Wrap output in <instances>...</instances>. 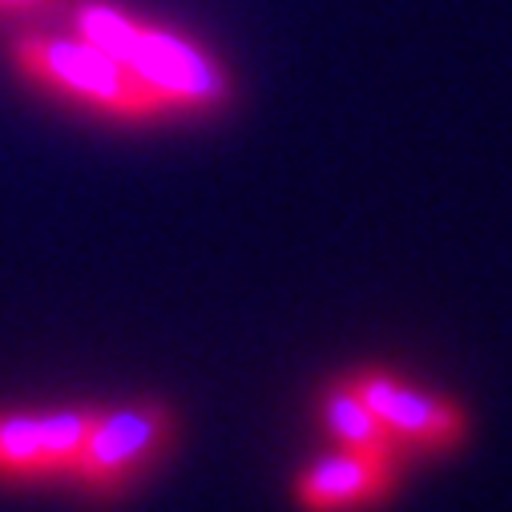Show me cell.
Returning a JSON list of instances; mask_svg holds the SVG:
<instances>
[{
    "label": "cell",
    "mask_w": 512,
    "mask_h": 512,
    "mask_svg": "<svg viewBox=\"0 0 512 512\" xmlns=\"http://www.w3.org/2000/svg\"><path fill=\"white\" fill-rule=\"evenodd\" d=\"M77 29L85 41H93L97 49L117 57L130 73H138L150 89H158L174 109H206L226 97V77L210 57H202L198 49H190L178 37L134 25L117 9L81 5Z\"/></svg>",
    "instance_id": "obj_1"
},
{
    "label": "cell",
    "mask_w": 512,
    "mask_h": 512,
    "mask_svg": "<svg viewBox=\"0 0 512 512\" xmlns=\"http://www.w3.org/2000/svg\"><path fill=\"white\" fill-rule=\"evenodd\" d=\"M17 65L61 93H73L97 109L121 113V117H158L174 109L158 89H150L138 73H130L117 57L97 49L93 41H61V37H21L13 45Z\"/></svg>",
    "instance_id": "obj_2"
},
{
    "label": "cell",
    "mask_w": 512,
    "mask_h": 512,
    "mask_svg": "<svg viewBox=\"0 0 512 512\" xmlns=\"http://www.w3.org/2000/svg\"><path fill=\"white\" fill-rule=\"evenodd\" d=\"M170 428L174 420L162 404H130L105 416L97 412L69 476L89 488H117L170 440Z\"/></svg>",
    "instance_id": "obj_3"
},
{
    "label": "cell",
    "mask_w": 512,
    "mask_h": 512,
    "mask_svg": "<svg viewBox=\"0 0 512 512\" xmlns=\"http://www.w3.org/2000/svg\"><path fill=\"white\" fill-rule=\"evenodd\" d=\"M97 412L73 408L53 416H0V476L69 472Z\"/></svg>",
    "instance_id": "obj_4"
},
{
    "label": "cell",
    "mask_w": 512,
    "mask_h": 512,
    "mask_svg": "<svg viewBox=\"0 0 512 512\" xmlns=\"http://www.w3.org/2000/svg\"><path fill=\"white\" fill-rule=\"evenodd\" d=\"M347 388L388 424L392 436H408L420 444H452L464 432V416L452 404L420 396V392L404 388V383L379 375V371H363L359 379L347 383Z\"/></svg>",
    "instance_id": "obj_5"
},
{
    "label": "cell",
    "mask_w": 512,
    "mask_h": 512,
    "mask_svg": "<svg viewBox=\"0 0 512 512\" xmlns=\"http://www.w3.org/2000/svg\"><path fill=\"white\" fill-rule=\"evenodd\" d=\"M392 484V456H371V452H339L307 468L295 484V496L311 512L351 508L363 500L383 496Z\"/></svg>",
    "instance_id": "obj_6"
},
{
    "label": "cell",
    "mask_w": 512,
    "mask_h": 512,
    "mask_svg": "<svg viewBox=\"0 0 512 512\" xmlns=\"http://www.w3.org/2000/svg\"><path fill=\"white\" fill-rule=\"evenodd\" d=\"M327 428L343 440L351 452H371V456H392V432L351 388H339L327 396Z\"/></svg>",
    "instance_id": "obj_7"
},
{
    "label": "cell",
    "mask_w": 512,
    "mask_h": 512,
    "mask_svg": "<svg viewBox=\"0 0 512 512\" xmlns=\"http://www.w3.org/2000/svg\"><path fill=\"white\" fill-rule=\"evenodd\" d=\"M53 0H0V9H17V13H37V9H49Z\"/></svg>",
    "instance_id": "obj_8"
}]
</instances>
